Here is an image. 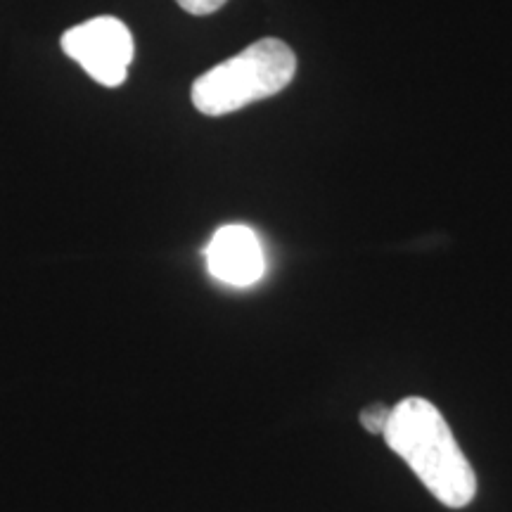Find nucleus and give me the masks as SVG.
<instances>
[{
	"label": "nucleus",
	"mask_w": 512,
	"mask_h": 512,
	"mask_svg": "<svg viewBox=\"0 0 512 512\" xmlns=\"http://www.w3.org/2000/svg\"><path fill=\"white\" fill-rule=\"evenodd\" d=\"M389 413H392V408L375 403V406H370V408H366V411L361 413V425L366 427L370 434H380V437H382L384 430H387Z\"/></svg>",
	"instance_id": "nucleus-5"
},
{
	"label": "nucleus",
	"mask_w": 512,
	"mask_h": 512,
	"mask_svg": "<svg viewBox=\"0 0 512 512\" xmlns=\"http://www.w3.org/2000/svg\"><path fill=\"white\" fill-rule=\"evenodd\" d=\"M62 50L105 88H119L133 62L131 29L117 17H93L64 31Z\"/></svg>",
	"instance_id": "nucleus-3"
},
{
	"label": "nucleus",
	"mask_w": 512,
	"mask_h": 512,
	"mask_svg": "<svg viewBox=\"0 0 512 512\" xmlns=\"http://www.w3.org/2000/svg\"><path fill=\"white\" fill-rule=\"evenodd\" d=\"M207 268L219 283L249 287L266 273V254L259 235L242 223L221 226L207 247Z\"/></svg>",
	"instance_id": "nucleus-4"
},
{
	"label": "nucleus",
	"mask_w": 512,
	"mask_h": 512,
	"mask_svg": "<svg viewBox=\"0 0 512 512\" xmlns=\"http://www.w3.org/2000/svg\"><path fill=\"white\" fill-rule=\"evenodd\" d=\"M384 441L446 508H465L477 496V475L460 451L444 415L422 396H408L389 413Z\"/></svg>",
	"instance_id": "nucleus-1"
},
{
	"label": "nucleus",
	"mask_w": 512,
	"mask_h": 512,
	"mask_svg": "<svg viewBox=\"0 0 512 512\" xmlns=\"http://www.w3.org/2000/svg\"><path fill=\"white\" fill-rule=\"evenodd\" d=\"M176 3L181 5L185 12H190V15L204 17V15H211V12L221 10L228 0H176Z\"/></svg>",
	"instance_id": "nucleus-6"
},
{
	"label": "nucleus",
	"mask_w": 512,
	"mask_h": 512,
	"mask_svg": "<svg viewBox=\"0 0 512 512\" xmlns=\"http://www.w3.org/2000/svg\"><path fill=\"white\" fill-rule=\"evenodd\" d=\"M297 57L278 38H261L192 83V105L207 117L238 112L290 86Z\"/></svg>",
	"instance_id": "nucleus-2"
}]
</instances>
